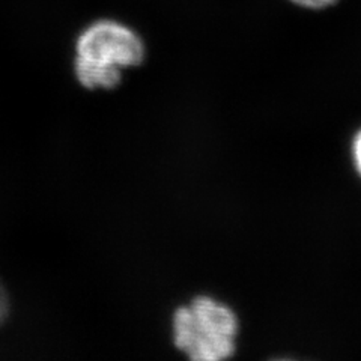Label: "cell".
Segmentation results:
<instances>
[{"instance_id":"cell-1","label":"cell","mask_w":361,"mask_h":361,"mask_svg":"<svg viewBox=\"0 0 361 361\" xmlns=\"http://www.w3.org/2000/svg\"><path fill=\"white\" fill-rule=\"evenodd\" d=\"M74 70L86 89H113L122 80L123 68L145 59V45L137 33L116 21H97L77 39Z\"/></svg>"},{"instance_id":"cell-2","label":"cell","mask_w":361,"mask_h":361,"mask_svg":"<svg viewBox=\"0 0 361 361\" xmlns=\"http://www.w3.org/2000/svg\"><path fill=\"white\" fill-rule=\"evenodd\" d=\"M236 330L238 322L233 312L208 297L193 300L173 316L175 345L195 361L232 357Z\"/></svg>"},{"instance_id":"cell-3","label":"cell","mask_w":361,"mask_h":361,"mask_svg":"<svg viewBox=\"0 0 361 361\" xmlns=\"http://www.w3.org/2000/svg\"><path fill=\"white\" fill-rule=\"evenodd\" d=\"M292 2L297 4V5H301L304 8L318 9V8H325V6L334 4L336 0H292Z\"/></svg>"},{"instance_id":"cell-4","label":"cell","mask_w":361,"mask_h":361,"mask_svg":"<svg viewBox=\"0 0 361 361\" xmlns=\"http://www.w3.org/2000/svg\"><path fill=\"white\" fill-rule=\"evenodd\" d=\"M354 157H355V163H357L358 171L361 173V131L358 133V135L355 137V142H354Z\"/></svg>"},{"instance_id":"cell-5","label":"cell","mask_w":361,"mask_h":361,"mask_svg":"<svg viewBox=\"0 0 361 361\" xmlns=\"http://www.w3.org/2000/svg\"><path fill=\"white\" fill-rule=\"evenodd\" d=\"M6 316H8V313H6V312H2V310H0V324H4V321L6 319Z\"/></svg>"}]
</instances>
